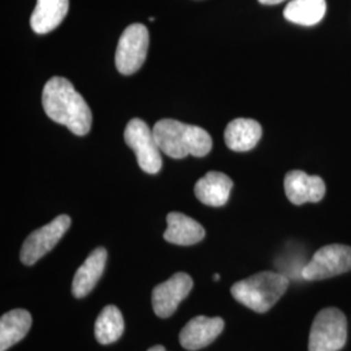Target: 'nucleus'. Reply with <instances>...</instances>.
Wrapping results in <instances>:
<instances>
[{
	"label": "nucleus",
	"mask_w": 351,
	"mask_h": 351,
	"mask_svg": "<svg viewBox=\"0 0 351 351\" xmlns=\"http://www.w3.org/2000/svg\"><path fill=\"white\" fill-rule=\"evenodd\" d=\"M42 104L52 121L66 126L75 136H85L90 132L93 123L91 110L66 78H51L43 88Z\"/></svg>",
	"instance_id": "f257e3e1"
},
{
	"label": "nucleus",
	"mask_w": 351,
	"mask_h": 351,
	"mask_svg": "<svg viewBox=\"0 0 351 351\" xmlns=\"http://www.w3.org/2000/svg\"><path fill=\"white\" fill-rule=\"evenodd\" d=\"M152 132L160 150L173 159H182L188 155L202 158L213 149L211 136L201 126L163 119L154 125Z\"/></svg>",
	"instance_id": "f03ea898"
},
{
	"label": "nucleus",
	"mask_w": 351,
	"mask_h": 351,
	"mask_svg": "<svg viewBox=\"0 0 351 351\" xmlns=\"http://www.w3.org/2000/svg\"><path fill=\"white\" fill-rule=\"evenodd\" d=\"M289 278L281 274L265 271L236 282L230 291L236 301L252 311H269L288 290Z\"/></svg>",
	"instance_id": "7ed1b4c3"
},
{
	"label": "nucleus",
	"mask_w": 351,
	"mask_h": 351,
	"mask_svg": "<svg viewBox=\"0 0 351 351\" xmlns=\"http://www.w3.org/2000/svg\"><path fill=\"white\" fill-rule=\"evenodd\" d=\"M348 341V320L343 313L328 307L315 316L308 337V351H339Z\"/></svg>",
	"instance_id": "20e7f679"
},
{
	"label": "nucleus",
	"mask_w": 351,
	"mask_h": 351,
	"mask_svg": "<svg viewBox=\"0 0 351 351\" xmlns=\"http://www.w3.org/2000/svg\"><path fill=\"white\" fill-rule=\"evenodd\" d=\"M124 139L126 145L134 151L142 171L150 175H156L162 169V150L156 143L154 132L143 120H130L124 132Z\"/></svg>",
	"instance_id": "39448f33"
},
{
	"label": "nucleus",
	"mask_w": 351,
	"mask_h": 351,
	"mask_svg": "<svg viewBox=\"0 0 351 351\" xmlns=\"http://www.w3.org/2000/svg\"><path fill=\"white\" fill-rule=\"evenodd\" d=\"M150 43L147 27L132 24L123 32L116 50V68L121 75H130L141 69L145 63Z\"/></svg>",
	"instance_id": "423d86ee"
},
{
	"label": "nucleus",
	"mask_w": 351,
	"mask_h": 351,
	"mask_svg": "<svg viewBox=\"0 0 351 351\" xmlns=\"http://www.w3.org/2000/svg\"><path fill=\"white\" fill-rule=\"evenodd\" d=\"M351 271V246L326 245L314 254L302 269V277L308 281L326 280Z\"/></svg>",
	"instance_id": "0eeeda50"
},
{
	"label": "nucleus",
	"mask_w": 351,
	"mask_h": 351,
	"mask_svg": "<svg viewBox=\"0 0 351 351\" xmlns=\"http://www.w3.org/2000/svg\"><path fill=\"white\" fill-rule=\"evenodd\" d=\"M72 220L68 215H60L55 217L49 224L34 230L25 239L21 247V252H20L21 262L25 265H33L37 263L40 258H43L47 252H50L58 245V242L69 229Z\"/></svg>",
	"instance_id": "6e6552de"
},
{
	"label": "nucleus",
	"mask_w": 351,
	"mask_h": 351,
	"mask_svg": "<svg viewBox=\"0 0 351 351\" xmlns=\"http://www.w3.org/2000/svg\"><path fill=\"white\" fill-rule=\"evenodd\" d=\"M193 278L188 274L178 272L152 290V307L155 314L167 319L175 314L178 304L193 289Z\"/></svg>",
	"instance_id": "1a4fd4ad"
},
{
	"label": "nucleus",
	"mask_w": 351,
	"mask_h": 351,
	"mask_svg": "<svg viewBox=\"0 0 351 351\" xmlns=\"http://www.w3.org/2000/svg\"><path fill=\"white\" fill-rule=\"evenodd\" d=\"M285 194L295 206L320 202L326 195V184L319 176L307 175L303 171H290L284 180Z\"/></svg>",
	"instance_id": "9d476101"
},
{
	"label": "nucleus",
	"mask_w": 351,
	"mask_h": 351,
	"mask_svg": "<svg viewBox=\"0 0 351 351\" xmlns=\"http://www.w3.org/2000/svg\"><path fill=\"white\" fill-rule=\"evenodd\" d=\"M224 320L221 317L197 316L191 319L180 333V343L184 349L197 351L213 343L224 330Z\"/></svg>",
	"instance_id": "9b49d317"
},
{
	"label": "nucleus",
	"mask_w": 351,
	"mask_h": 351,
	"mask_svg": "<svg viewBox=\"0 0 351 351\" xmlns=\"http://www.w3.org/2000/svg\"><path fill=\"white\" fill-rule=\"evenodd\" d=\"M107 256L108 254L104 247H97L77 269L72 282V293L75 298L86 297L97 285L104 272Z\"/></svg>",
	"instance_id": "f8f14e48"
},
{
	"label": "nucleus",
	"mask_w": 351,
	"mask_h": 351,
	"mask_svg": "<svg viewBox=\"0 0 351 351\" xmlns=\"http://www.w3.org/2000/svg\"><path fill=\"white\" fill-rule=\"evenodd\" d=\"M167 224L168 226L164 232V239L173 245L191 246L201 242L206 236L204 228L184 213H168Z\"/></svg>",
	"instance_id": "ddd939ff"
},
{
	"label": "nucleus",
	"mask_w": 351,
	"mask_h": 351,
	"mask_svg": "<svg viewBox=\"0 0 351 351\" xmlns=\"http://www.w3.org/2000/svg\"><path fill=\"white\" fill-rule=\"evenodd\" d=\"M232 189L233 181L230 180V177L221 172L211 171L198 180L194 193L203 204L211 207H221L229 199Z\"/></svg>",
	"instance_id": "4468645a"
},
{
	"label": "nucleus",
	"mask_w": 351,
	"mask_h": 351,
	"mask_svg": "<svg viewBox=\"0 0 351 351\" xmlns=\"http://www.w3.org/2000/svg\"><path fill=\"white\" fill-rule=\"evenodd\" d=\"M262 138V126L252 119L232 120L226 128L224 139L230 150L245 152L254 149Z\"/></svg>",
	"instance_id": "2eb2a0df"
},
{
	"label": "nucleus",
	"mask_w": 351,
	"mask_h": 351,
	"mask_svg": "<svg viewBox=\"0 0 351 351\" xmlns=\"http://www.w3.org/2000/svg\"><path fill=\"white\" fill-rule=\"evenodd\" d=\"M69 11V0H37L30 26L37 34H47L62 24Z\"/></svg>",
	"instance_id": "dca6fc26"
},
{
	"label": "nucleus",
	"mask_w": 351,
	"mask_h": 351,
	"mask_svg": "<svg viewBox=\"0 0 351 351\" xmlns=\"http://www.w3.org/2000/svg\"><path fill=\"white\" fill-rule=\"evenodd\" d=\"M32 326V315L23 308L11 310L0 319V351L8 350L25 337Z\"/></svg>",
	"instance_id": "f3484780"
},
{
	"label": "nucleus",
	"mask_w": 351,
	"mask_h": 351,
	"mask_svg": "<svg viewBox=\"0 0 351 351\" xmlns=\"http://www.w3.org/2000/svg\"><path fill=\"white\" fill-rule=\"evenodd\" d=\"M326 12V0H291L284 10V17L297 25L319 24Z\"/></svg>",
	"instance_id": "a211bd4d"
},
{
	"label": "nucleus",
	"mask_w": 351,
	"mask_h": 351,
	"mask_svg": "<svg viewBox=\"0 0 351 351\" xmlns=\"http://www.w3.org/2000/svg\"><path fill=\"white\" fill-rule=\"evenodd\" d=\"M124 333L123 314L116 306H106L95 322V337L101 345L116 342Z\"/></svg>",
	"instance_id": "6ab92c4d"
},
{
	"label": "nucleus",
	"mask_w": 351,
	"mask_h": 351,
	"mask_svg": "<svg viewBox=\"0 0 351 351\" xmlns=\"http://www.w3.org/2000/svg\"><path fill=\"white\" fill-rule=\"evenodd\" d=\"M282 1H285V0H259V3L264 5H275V4H280Z\"/></svg>",
	"instance_id": "aec40b11"
},
{
	"label": "nucleus",
	"mask_w": 351,
	"mask_h": 351,
	"mask_svg": "<svg viewBox=\"0 0 351 351\" xmlns=\"http://www.w3.org/2000/svg\"><path fill=\"white\" fill-rule=\"evenodd\" d=\"M147 351H167L165 350V348L162 346V345H156V346H154V348H151Z\"/></svg>",
	"instance_id": "412c9836"
},
{
	"label": "nucleus",
	"mask_w": 351,
	"mask_h": 351,
	"mask_svg": "<svg viewBox=\"0 0 351 351\" xmlns=\"http://www.w3.org/2000/svg\"><path fill=\"white\" fill-rule=\"evenodd\" d=\"M213 280H215V281H219V280H220V276H219V275H215V276H213Z\"/></svg>",
	"instance_id": "4be33fe9"
}]
</instances>
